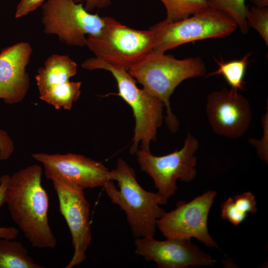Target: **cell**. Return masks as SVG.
Masks as SVG:
<instances>
[{
	"instance_id": "1",
	"label": "cell",
	"mask_w": 268,
	"mask_h": 268,
	"mask_svg": "<svg viewBox=\"0 0 268 268\" xmlns=\"http://www.w3.org/2000/svg\"><path fill=\"white\" fill-rule=\"evenodd\" d=\"M43 171L33 164L10 176L5 203L12 219L33 247L53 249L57 239L49 224V197L42 185Z\"/></svg>"
},
{
	"instance_id": "2",
	"label": "cell",
	"mask_w": 268,
	"mask_h": 268,
	"mask_svg": "<svg viewBox=\"0 0 268 268\" xmlns=\"http://www.w3.org/2000/svg\"><path fill=\"white\" fill-rule=\"evenodd\" d=\"M110 179L103 187L105 192L126 213L134 236L154 237L157 222L165 212L160 205L166 204L167 199L143 189L134 170L121 158L110 171Z\"/></svg>"
},
{
	"instance_id": "3",
	"label": "cell",
	"mask_w": 268,
	"mask_h": 268,
	"mask_svg": "<svg viewBox=\"0 0 268 268\" xmlns=\"http://www.w3.org/2000/svg\"><path fill=\"white\" fill-rule=\"evenodd\" d=\"M127 70L144 89L163 103L166 123L172 133L178 130L179 122L171 108V95L184 80L203 76L206 71L205 64L199 57L177 59L154 51Z\"/></svg>"
},
{
	"instance_id": "4",
	"label": "cell",
	"mask_w": 268,
	"mask_h": 268,
	"mask_svg": "<svg viewBox=\"0 0 268 268\" xmlns=\"http://www.w3.org/2000/svg\"><path fill=\"white\" fill-rule=\"evenodd\" d=\"M81 67L89 70L104 69L112 73L117 84V94L130 105L135 119L130 152L135 154L139 145L140 149L149 150L150 143L155 140L157 131L162 123L163 103L143 88H139L136 80L125 68L95 57L85 60Z\"/></svg>"
},
{
	"instance_id": "5",
	"label": "cell",
	"mask_w": 268,
	"mask_h": 268,
	"mask_svg": "<svg viewBox=\"0 0 268 268\" xmlns=\"http://www.w3.org/2000/svg\"><path fill=\"white\" fill-rule=\"evenodd\" d=\"M237 28L231 17L211 5L180 21L169 22L165 19L149 29L154 40L153 51L165 53L186 43L227 37Z\"/></svg>"
},
{
	"instance_id": "6",
	"label": "cell",
	"mask_w": 268,
	"mask_h": 268,
	"mask_svg": "<svg viewBox=\"0 0 268 268\" xmlns=\"http://www.w3.org/2000/svg\"><path fill=\"white\" fill-rule=\"evenodd\" d=\"M154 46L149 29H134L110 17L99 34L87 37L86 46L95 58L127 69L153 51Z\"/></svg>"
},
{
	"instance_id": "7",
	"label": "cell",
	"mask_w": 268,
	"mask_h": 268,
	"mask_svg": "<svg viewBox=\"0 0 268 268\" xmlns=\"http://www.w3.org/2000/svg\"><path fill=\"white\" fill-rule=\"evenodd\" d=\"M42 8L44 32L71 46H86L85 35L99 34L109 17L91 13L74 0H47Z\"/></svg>"
},
{
	"instance_id": "8",
	"label": "cell",
	"mask_w": 268,
	"mask_h": 268,
	"mask_svg": "<svg viewBox=\"0 0 268 268\" xmlns=\"http://www.w3.org/2000/svg\"><path fill=\"white\" fill-rule=\"evenodd\" d=\"M199 142L188 133L184 145L179 150L157 156L150 150L138 149L135 153L141 171L153 180L157 193L166 199L177 190V181L189 183L197 175V157Z\"/></svg>"
},
{
	"instance_id": "9",
	"label": "cell",
	"mask_w": 268,
	"mask_h": 268,
	"mask_svg": "<svg viewBox=\"0 0 268 268\" xmlns=\"http://www.w3.org/2000/svg\"><path fill=\"white\" fill-rule=\"evenodd\" d=\"M217 195L208 191L189 202H178L176 208L165 213L158 220L157 227L167 239L196 238L205 246L217 248L209 235L207 219Z\"/></svg>"
},
{
	"instance_id": "10",
	"label": "cell",
	"mask_w": 268,
	"mask_h": 268,
	"mask_svg": "<svg viewBox=\"0 0 268 268\" xmlns=\"http://www.w3.org/2000/svg\"><path fill=\"white\" fill-rule=\"evenodd\" d=\"M52 182L58 198L60 212L71 235L74 250L65 268H72L85 260L86 252L91 242L90 203L81 187L60 179H53Z\"/></svg>"
},
{
	"instance_id": "11",
	"label": "cell",
	"mask_w": 268,
	"mask_h": 268,
	"mask_svg": "<svg viewBox=\"0 0 268 268\" xmlns=\"http://www.w3.org/2000/svg\"><path fill=\"white\" fill-rule=\"evenodd\" d=\"M77 67L67 55L53 54L48 57L35 76L40 99L57 110H70L81 93V82L69 80L76 74Z\"/></svg>"
},
{
	"instance_id": "12",
	"label": "cell",
	"mask_w": 268,
	"mask_h": 268,
	"mask_svg": "<svg viewBox=\"0 0 268 268\" xmlns=\"http://www.w3.org/2000/svg\"><path fill=\"white\" fill-rule=\"evenodd\" d=\"M42 164L45 177L49 180L60 179L75 184L83 189L104 187L110 180V170L102 163L80 154H31Z\"/></svg>"
},
{
	"instance_id": "13",
	"label": "cell",
	"mask_w": 268,
	"mask_h": 268,
	"mask_svg": "<svg viewBox=\"0 0 268 268\" xmlns=\"http://www.w3.org/2000/svg\"><path fill=\"white\" fill-rule=\"evenodd\" d=\"M205 111L214 132L228 138L243 136L252 120L248 100L239 91L232 88H223L209 93Z\"/></svg>"
},
{
	"instance_id": "14",
	"label": "cell",
	"mask_w": 268,
	"mask_h": 268,
	"mask_svg": "<svg viewBox=\"0 0 268 268\" xmlns=\"http://www.w3.org/2000/svg\"><path fill=\"white\" fill-rule=\"evenodd\" d=\"M135 253L160 268H187L191 266H213L216 261L188 239L137 237L134 241Z\"/></svg>"
},
{
	"instance_id": "15",
	"label": "cell",
	"mask_w": 268,
	"mask_h": 268,
	"mask_svg": "<svg viewBox=\"0 0 268 268\" xmlns=\"http://www.w3.org/2000/svg\"><path fill=\"white\" fill-rule=\"evenodd\" d=\"M32 49L30 45L20 42L0 52V99L12 105L21 102L30 87V77L26 67Z\"/></svg>"
},
{
	"instance_id": "16",
	"label": "cell",
	"mask_w": 268,
	"mask_h": 268,
	"mask_svg": "<svg viewBox=\"0 0 268 268\" xmlns=\"http://www.w3.org/2000/svg\"><path fill=\"white\" fill-rule=\"evenodd\" d=\"M28 255L19 242L0 239V268H44Z\"/></svg>"
},
{
	"instance_id": "17",
	"label": "cell",
	"mask_w": 268,
	"mask_h": 268,
	"mask_svg": "<svg viewBox=\"0 0 268 268\" xmlns=\"http://www.w3.org/2000/svg\"><path fill=\"white\" fill-rule=\"evenodd\" d=\"M251 53H247L239 60L225 62L223 59L215 60L218 68L207 74L206 77L220 75L225 79L231 88L239 91L244 89V81L246 69L249 62Z\"/></svg>"
},
{
	"instance_id": "18",
	"label": "cell",
	"mask_w": 268,
	"mask_h": 268,
	"mask_svg": "<svg viewBox=\"0 0 268 268\" xmlns=\"http://www.w3.org/2000/svg\"><path fill=\"white\" fill-rule=\"evenodd\" d=\"M166 11V20L180 21L196 12L211 6L208 0H159Z\"/></svg>"
},
{
	"instance_id": "19",
	"label": "cell",
	"mask_w": 268,
	"mask_h": 268,
	"mask_svg": "<svg viewBox=\"0 0 268 268\" xmlns=\"http://www.w3.org/2000/svg\"><path fill=\"white\" fill-rule=\"evenodd\" d=\"M208 0L212 6L231 17L242 34H247L250 27L246 20L248 6L245 4V0Z\"/></svg>"
},
{
	"instance_id": "20",
	"label": "cell",
	"mask_w": 268,
	"mask_h": 268,
	"mask_svg": "<svg viewBox=\"0 0 268 268\" xmlns=\"http://www.w3.org/2000/svg\"><path fill=\"white\" fill-rule=\"evenodd\" d=\"M246 20L249 27L253 28L268 46V8L248 6Z\"/></svg>"
},
{
	"instance_id": "21",
	"label": "cell",
	"mask_w": 268,
	"mask_h": 268,
	"mask_svg": "<svg viewBox=\"0 0 268 268\" xmlns=\"http://www.w3.org/2000/svg\"><path fill=\"white\" fill-rule=\"evenodd\" d=\"M221 207L222 218L227 220L235 226L241 224L248 215L237 209L232 198H228L226 201L222 203Z\"/></svg>"
},
{
	"instance_id": "22",
	"label": "cell",
	"mask_w": 268,
	"mask_h": 268,
	"mask_svg": "<svg viewBox=\"0 0 268 268\" xmlns=\"http://www.w3.org/2000/svg\"><path fill=\"white\" fill-rule=\"evenodd\" d=\"M10 176L4 174L0 177V207L5 203V191L8 185ZM19 230L15 227L0 226V239H15Z\"/></svg>"
},
{
	"instance_id": "23",
	"label": "cell",
	"mask_w": 268,
	"mask_h": 268,
	"mask_svg": "<svg viewBox=\"0 0 268 268\" xmlns=\"http://www.w3.org/2000/svg\"><path fill=\"white\" fill-rule=\"evenodd\" d=\"M237 209L241 212L248 214L255 213L257 211L255 195L250 192L238 195L233 199Z\"/></svg>"
},
{
	"instance_id": "24",
	"label": "cell",
	"mask_w": 268,
	"mask_h": 268,
	"mask_svg": "<svg viewBox=\"0 0 268 268\" xmlns=\"http://www.w3.org/2000/svg\"><path fill=\"white\" fill-rule=\"evenodd\" d=\"M14 151L13 141L5 131L0 129V160H7Z\"/></svg>"
},
{
	"instance_id": "25",
	"label": "cell",
	"mask_w": 268,
	"mask_h": 268,
	"mask_svg": "<svg viewBox=\"0 0 268 268\" xmlns=\"http://www.w3.org/2000/svg\"><path fill=\"white\" fill-rule=\"evenodd\" d=\"M45 0H20L15 13V18H20L35 10L42 5Z\"/></svg>"
},
{
	"instance_id": "26",
	"label": "cell",
	"mask_w": 268,
	"mask_h": 268,
	"mask_svg": "<svg viewBox=\"0 0 268 268\" xmlns=\"http://www.w3.org/2000/svg\"><path fill=\"white\" fill-rule=\"evenodd\" d=\"M76 2L82 3L85 9L91 12L96 8H102L110 5L111 0H74Z\"/></svg>"
},
{
	"instance_id": "27",
	"label": "cell",
	"mask_w": 268,
	"mask_h": 268,
	"mask_svg": "<svg viewBox=\"0 0 268 268\" xmlns=\"http://www.w3.org/2000/svg\"><path fill=\"white\" fill-rule=\"evenodd\" d=\"M254 6L259 7H268V0H250Z\"/></svg>"
}]
</instances>
